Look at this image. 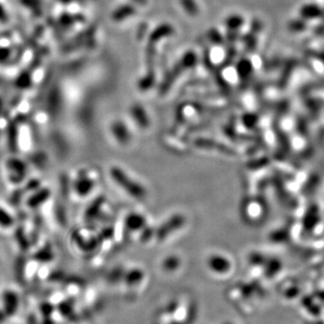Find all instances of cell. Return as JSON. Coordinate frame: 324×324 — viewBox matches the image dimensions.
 <instances>
[{"instance_id":"cell-1","label":"cell","mask_w":324,"mask_h":324,"mask_svg":"<svg viewBox=\"0 0 324 324\" xmlns=\"http://www.w3.org/2000/svg\"><path fill=\"white\" fill-rule=\"evenodd\" d=\"M113 178L114 182L118 184L121 188H124L126 193L130 194L129 195L136 199H143L146 195V191L138 182L133 181L131 178L126 175L125 171L117 168H114L111 171Z\"/></svg>"},{"instance_id":"cell-2","label":"cell","mask_w":324,"mask_h":324,"mask_svg":"<svg viewBox=\"0 0 324 324\" xmlns=\"http://www.w3.org/2000/svg\"><path fill=\"white\" fill-rule=\"evenodd\" d=\"M208 265L210 266V268H212L213 271L222 273V272H226L230 269L231 263L228 260V259H226L225 257L214 255L212 256L210 258V259L208 260Z\"/></svg>"},{"instance_id":"cell-3","label":"cell","mask_w":324,"mask_h":324,"mask_svg":"<svg viewBox=\"0 0 324 324\" xmlns=\"http://www.w3.org/2000/svg\"><path fill=\"white\" fill-rule=\"evenodd\" d=\"M8 168L12 172L11 175L12 177L14 176L15 180L20 179L25 175V167L23 162H19V161H13L8 164Z\"/></svg>"},{"instance_id":"cell-4","label":"cell","mask_w":324,"mask_h":324,"mask_svg":"<svg viewBox=\"0 0 324 324\" xmlns=\"http://www.w3.org/2000/svg\"><path fill=\"white\" fill-rule=\"evenodd\" d=\"M18 304L17 298L16 294L13 293H7L5 295V306H6V311L8 314H13L16 312V306Z\"/></svg>"},{"instance_id":"cell-5","label":"cell","mask_w":324,"mask_h":324,"mask_svg":"<svg viewBox=\"0 0 324 324\" xmlns=\"http://www.w3.org/2000/svg\"><path fill=\"white\" fill-rule=\"evenodd\" d=\"M76 188L79 193L85 195V194H87L92 188V182L87 179V178H83L78 182Z\"/></svg>"},{"instance_id":"cell-6","label":"cell","mask_w":324,"mask_h":324,"mask_svg":"<svg viewBox=\"0 0 324 324\" xmlns=\"http://www.w3.org/2000/svg\"><path fill=\"white\" fill-rule=\"evenodd\" d=\"M13 223L14 221L11 215L6 210L0 207V226L3 228H8L12 226Z\"/></svg>"},{"instance_id":"cell-7","label":"cell","mask_w":324,"mask_h":324,"mask_svg":"<svg viewBox=\"0 0 324 324\" xmlns=\"http://www.w3.org/2000/svg\"><path fill=\"white\" fill-rule=\"evenodd\" d=\"M211 52V60L213 63H220L223 59H225V53L223 52V50L220 49L218 47L214 48Z\"/></svg>"}]
</instances>
